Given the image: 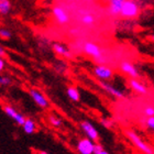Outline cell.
Here are the masks:
<instances>
[{
  "label": "cell",
  "instance_id": "44dd1931",
  "mask_svg": "<svg viewBox=\"0 0 154 154\" xmlns=\"http://www.w3.org/2000/svg\"><path fill=\"white\" fill-rule=\"evenodd\" d=\"M12 80L10 79L8 76H5V75H0V86L2 87H8L11 85Z\"/></svg>",
  "mask_w": 154,
  "mask_h": 154
},
{
  "label": "cell",
  "instance_id": "603a6c76",
  "mask_svg": "<svg viewBox=\"0 0 154 154\" xmlns=\"http://www.w3.org/2000/svg\"><path fill=\"white\" fill-rule=\"evenodd\" d=\"M146 125L151 129L152 131H154V117H149L146 120Z\"/></svg>",
  "mask_w": 154,
  "mask_h": 154
},
{
  "label": "cell",
  "instance_id": "3957f363",
  "mask_svg": "<svg viewBox=\"0 0 154 154\" xmlns=\"http://www.w3.org/2000/svg\"><path fill=\"white\" fill-rule=\"evenodd\" d=\"M93 73L99 80H105V82L111 79L113 77V71L106 65H96L93 69Z\"/></svg>",
  "mask_w": 154,
  "mask_h": 154
},
{
  "label": "cell",
  "instance_id": "52a82bcc",
  "mask_svg": "<svg viewBox=\"0 0 154 154\" xmlns=\"http://www.w3.org/2000/svg\"><path fill=\"white\" fill-rule=\"evenodd\" d=\"M96 142L91 141L88 138L80 139L77 142L76 150L79 154H94V146H95Z\"/></svg>",
  "mask_w": 154,
  "mask_h": 154
},
{
  "label": "cell",
  "instance_id": "e0dca14e",
  "mask_svg": "<svg viewBox=\"0 0 154 154\" xmlns=\"http://www.w3.org/2000/svg\"><path fill=\"white\" fill-rule=\"evenodd\" d=\"M11 10V2L10 0H0V14L6 16Z\"/></svg>",
  "mask_w": 154,
  "mask_h": 154
},
{
  "label": "cell",
  "instance_id": "ffe728a7",
  "mask_svg": "<svg viewBox=\"0 0 154 154\" xmlns=\"http://www.w3.org/2000/svg\"><path fill=\"white\" fill-rule=\"evenodd\" d=\"M11 36H12V34L8 29H5V28L0 29V38L1 40H6L7 41V40H10Z\"/></svg>",
  "mask_w": 154,
  "mask_h": 154
},
{
  "label": "cell",
  "instance_id": "4316f807",
  "mask_svg": "<svg viewBox=\"0 0 154 154\" xmlns=\"http://www.w3.org/2000/svg\"><path fill=\"white\" fill-rule=\"evenodd\" d=\"M6 55H7L6 48H3V46H1V45H0V57H5Z\"/></svg>",
  "mask_w": 154,
  "mask_h": 154
},
{
  "label": "cell",
  "instance_id": "9c48e42d",
  "mask_svg": "<svg viewBox=\"0 0 154 154\" xmlns=\"http://www.w3.org/2000/svg\"><path fill=\"white\" fill-rule=\"evenodd\" d=\"M29 95L31 96L33 101H34L38 107H41V108H44L45 109V108H48V107L50 106L48 100L45 98V96L40 91V90L35 89V88H31V89L29 90Z\"/></svg>",
  "mask_w": 154,
  "mask_h": 154
},
{
  "label": "cell",
  "instance_id": "8fae6325",
  "mask_svg": "<svg viewBox=\"0 0 154 154\" xmlns=\"http://www.w3.org/2000/svg\"><path fill=\"white\" fill-rule=\"evenodd\" d=\"M120 69H121L125 74L129 75L130 77H133V78H137V77L140 76V73H139L138 68L135 67L132 63H130V62H122L121 65H120Z\"/></svg>",
  "mask_w": 154,
  "mask_h": 154
},
{
  "label": "cell",
  "instance_id": "ba28073f",
  "mask_svg": "<svg viewBox=\"0 0 154 154\" xmlns=\"http://www.w3.org/2000/svg\"><path fill=\"white\" fill-rule=\"evenodd\" d=\"M52 13H53V17L56 20V22L60 23V24H66V23L69 22V16L63 7L55 6L52 9Z\"/></svg>",
  "mask_w": 154,
  "mask_h": 154
},
{
  "label": "cell",
  "instance_id": "5b68a950",
  "mask_svg": "<svg viewBox=\"0 0 154 154\" xmlns=\"http://www.w3.org/2000/svg\"><path fill=\"white\" fill-rule=\"evenodd\" d=\"M83 51L88 56H91L95 60H99L103 56V51L99 48V45L94 42H86L83 46Z\"/></svg>",
  "mask_w": 154,
  "mask_h": 154
},
{
  "label": "cell",
  "instance_id": "277c9868",
  "mask_svg": "<svg viewBox=\"0 0 154 154\" xmlns=\"http://www.w3.org/2000/svg\"><path fill=\"white\" fill-rule=\"evenodd\" d=\"M2 110H3V112L6 113L9 118L12 119L17 125H23V122L26 120V117H24L22 113H20L17 109H14L12 106H10V105H3Z\"/></svg>",
  "mask_w": 154,
  "mask_h": 154
},
{
  "label": "cell",
  "instance_id": "83f0119b",
  "mask_svg": "<svg viewBox=\"0 0 154 154\" xmlns=\"http://www.w3.org/2000/svg\"><path fill=\"white\" fill-rule=\"evenodd\" d=\"M95 154H109L107 151H105V150H101V151H99V152H97V153H95Z\"/></svg>",
  "mask_w": 154,
  "mask_h": 154
},
{
  "label": "cell",
  "instance_id": "d4e9b609",
  "mask_svg": "<svg viewBox=\"0 0 154 154\" xmlns=\"http://www.w3.org/2000/svg\"><path fill=\"white\" fill-rule=\"evenodd\" d=\"M101 123H103V125H105L106 128H110V127L112 125L111 121H109V120H107V119H101Z\"/></svg>",
  "mask_w": 154,
  "mask_h": 154
},
{
  "label": "cell",
  "instance_id": "8992f818",
  "mask_svg": "<svg viewBox=\"0 0 154 154\" xmlns=\"http://www.w3.org/2000/svg\"><path fill=\"white\" fill-rule=\"evenodd\" d=\"M80 128L84 131V133L86 134V137L88 139H90L91 141L97 142L99 140V133L97 131V129L94 127L89 121L87 120H84V121L80 122Z\"/></svg>",
  "mask_w": 154,
  "mask_h": 154
},
{
  "label": "cell",
  "instance_id": "7c38bea8",
  "mask_svg": "<svg viewBox=\"0 0 154 154\" xmlns=\"http://www.w3.org/2000/svg\"><path fill=\"white\" fill-rule=\"evenodd\" d=\"M52 48H53V51L56 54L62 56V57H66V58L72 57V52L69 51V48H67L65 45L61 44V43H54V44L52 45Z\"/></svg>",
  "mask_w": 154,
  "mask_h": 154
},
{
  "label": "cell",
  "instance_id": "2e32d148",
  "mask_svg": "<svg viewBox=\"0 0 154 154\" xmlns=\"http://www.w3.org/2000/svg\"><path fill=\"white\" fill-rule=\"evenodd\" d=\"M66 94H67L68 98L71 100H73V101H79L80 94L77 88H75V87H68L67 90H66Z\"/></svg>",
  "mask_w": 154,
  "mask_h": 154
},
{
  "label": "cell",
  "instance_id": "f546056e",
  "mask_svg": "<svg viewBox=\"0 0 154 154\" xmlns=\"http://www.w3.org/2000/svg\"><path fill=\"white\" fill-rule=\"evenodd\" d=\"M152 40H153V42H154V35H152Z\"/></svg>",
  "mask_w": 154,
  "mask_h": 154
},
{
  "label": "cell",
  "instance_id": "f1b7e54d",
  "mask_svg": "<svg viewBox=\"0 0 154 154\" xmlns=\"http://www.w3.org/2000/svg\"><path fill=\"white\" fill-rule=\"evenodd\" d=\"M38 154H48V153H46V152H44V151H38Z\"/></svg>",
  "mask_w": 154,
  "mask_h": 154
},
{
  "label": "cell",
  "instance_id": "9a60e30c",
  "mask_svg": "<svg viewBox=\"0 0 154 154\" xmlns=\"http://www.w3.org/2000/svg\"><path fill=\"white\" fill-rule=\"evenodd\" d=\"M130 86H131L132 89L135 90V91L139 93V94H143V95H145V94L148 93L146 87H145L143 84L140 83L139 80L135 79V78H133V79L130 80Z\"/></svg>",
  "mask_w": 154,
  "mask_h": 154
},
{
  "label": "cell",
  "instance_id": "ac0fdd59",
  "mask_svg": "<svg viewBox=\"0 0 154 154\" xmlns=\"http://www.w3.org/2000/svg\"><path fill=\"white\" fill-rule=\"evenodd\" d=\"M80 21H82V23L85 24V26H91V24H94V22H95V18H94V16L90 14V13H85V14L80 18Z\"/></svg>",
  "mask_w": 154,
  "mask_h": 154
},
{
  "label": "cell",
  "instance_id": "30bf717a",
  "mask_svg": "<svg viewBox=\"0 0 154 154\" xmlns=\"http://www.w3.org/2000/svg\"><path fill=\"white\" fill-rule=\"evenodd\" d=\"M99 86L101 87L107 94H109V95L116 97V98H123V97H125V94L122 93L121 90L117 89L116 87H113L112 85L108 84L107 82H105V80H100Z\"/></svg>",
  "mask_w": 154,
  "mask_h": 154
},
{
  "label": "cell",
  "instance_id": "cb8c5ba5",
  "mask_svg": "<svg viewBox=\"0 0 154 154\" xmlns=\"http://www.w3.org/2000/svg\"><path fill=\"white\" fill-rule=\"evenodd\" d=\"M101 150H103V146L101 144H99V143H95V146H94V154L97 153V152L101 151Z\"/></svg>",
  "mask_w": 154,
  "mask_h": 154
},
{
  "label": "cell",
  "instance_id": "d6986e66",
  "mask_svg": "<svg viewBox=\"0 0 154 154\" xmlns=\"http://www.w3.org/2000/svg\"><path fill=\"white\" fill-rule=\"evenodd\" d=\"M48 121H50V123H51L53 127H55V128H60L62 125V120L54 115L48 116Z\"/></svg>",
  "mask_w": 154,
  "mask_h": 154
},
{
  "label": "cell",
  "instance_id": "7402d4cb",
  "mask_svg": "<svg viewBox=\"0 0 154 154\" xmlns=\"http://www.w3.org/2000/svg\"><path fill=\"white\" fill-rule=\"evenodd\" d=\"M143 112H144V116H146V117H154V108L153 107H146V108H144V110H143Z\"/></svg>",
  "mask_w": 154,
  "mask_h": 154
},
{
  "label": "cell",
  "instance_id": "4fadbf2b",
  "mask_svg": "<svg viewBox=\"0 0 154 154\" xmlns=\"http://www.w3.org/2000/svg\"><path fill=\"white\" fill-rule=\"evenodd\" d=\"M125 2V0H109V11L110 13L115 17L120 16L122 5Z\"/></svg>",
  "mask_w": 154,
  "mask_h": 154
},
{
  "label": "cell",
  "instance_id": "484cf974",
  "mask_svg": "<svg viewBox=\"0 0 154 154\" xmlns=\"http://www.w3.org/2000/svg\"><path fill=\"white\" fill-rule=\"evenodd\" d=\"M5 67H6V62H5L3 57H0V73L5 71Z\"/></svg>",
  "mask_w": 154,
  "mask_h": 154
},
{
  "label": "cell",
  "instance_id": "7a4b0ae2",
  "mask_svg": "<svg viewBox=\"0 0 154 154\" xmlns=\"http://www.w3.org/2000/svg\"><path fill=\"white\" fill-rule=\"evenodd\" d=\"M127 137H128L133 144L137 146V148L140 150L141 152H143L144 154H154V151L152 150V148L149 144H146L143 140L141 139L140 135H138L134 131H131V130H127Z\"/></svg>",
  "mask_w": 154,
  "mask_h": 154
},
{
  "label": "cell",
  "instance_id": "5bb4252c",
  "mask_svg": "<svg viewBox=\"0 0 154 154\" xmlns=\"http://www.w3.org/2000/svg\"><path fill=\"white\" fill-rule=\"evenodd\" d=\"M23 131L26 132V134H32L36 131V123L35 121L31 118H26L24 122L22 125Z\"/></svg>",
  "mask_w": 154,
  "mask_h": 154
},
{
  "label": "cell",
  "instance_id": "6da1fadb",
  "mask_svg": "<svg viewBox=\"0 0 154 154\" xmlns=\"http://www.w3.org/2000/svg\"><path fill=\"white\" fill-rule=\"evenodd\" d=\"M139 13L140 7L135 0H125L120 11V17L123 19H133L139 16Z\"/></svg>",
  "mask_w": 154,
  "mask_h": 154
}]
</instances>
